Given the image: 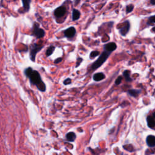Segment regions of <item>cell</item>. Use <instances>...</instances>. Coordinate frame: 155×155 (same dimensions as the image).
<instances>
[{"mask_svg":"<svg viewBox=\"0 0 155 155\" xmlns=\"http://www.w3.org/2000/svg\"><path fill=\"white\" fill-rule=\"evenodd\" d=\"M63 83L64 85H69L71 83V79L70 78H67L64 81Z\"/></svg>","mask_w":155,"mask_h":155,"instance_id":"22","label":"cell"},{"mask_svg":"<svg viewBox=\"0 0 155 155\" xmlns=\"http://www.w3.org/2000/svg\"><path fill=\"white\" fill-rule=\"evenodd\" d=\"M148 126L152 129H155V120L153 116H149L147 118Z\"/></svg>","mask_w":155,"mask_h":155,"instance_id":"11","label":"cell"},{"mask_svg":"<svg viewBox=\"0 0 155 155\" xmlns=\"http://www.w3.org/2000/svg\"><path fill=\"white\" fill-rule=\"evenodd\" d=\"M105 78H106V75L104 73H102V72H99V73L95 74L94 76H93V79L96 82L101 81L103 79H104Z\"/></svg>","mask_w":155,"mask_h":155,"instance_id":"9","label":"cell"},{"mask_svg":"<svg viewBox=\"0 0 155 155\" xmlns=\"http://www.w3.org/2000/svg\"><path fill=\"white\" fill-rule=\"evenodd\" d=\"M81 1V0H74V3H75V6H77L79 4Z\"/></svg>","mask_w":155,"mask_h":155,"instance_id":"25","label":"cell"},{"mask_svg":"<svg viewBox=\"0 0 155 155\" xmlns=\"http://www.w3.org/2000/svg\"><path fill=\"white\" fill-rule=\"evenodd\" d=\"M76 136L75 133L74 132H69L66 135V138L69 141L73 142L76 139Z\"/></svg>","mask_w":155,"mask_h":155,"instance_id":"14","label":"cell"},{"mask_svg":"<svg viewBox=\"0 0 155 155\" xmlns=\"http://www.w3.org/2000/svg\"><path fill=\"white\" fill-rule=\"evenodd\" d=\"M82 61H83V59H82L81 57H78V59H77V61H76V64L75 67L78 68L81 65V64L82 63Z\"/></svg>","mask_w":155,"mask_h":155,"instance_id":"20","label":"cell"},{"mask_svg":"<svg viewBox=\"0 0 155 155\" xmlns=\"http://www.w3.org/2000/svg\"><path fill=\"white\" fill-rule=\"evenodd\" d=\"M150 3L153 5H155V0H150Z\"/></svg>","mask_w":155,"mask_h":155,"instance_id":"26","label":"cell"},{"mask_svg":"<svg viewBox=\"0 0 155 155\" xmlns=\"http://www.w3.org/2000/svg\"><path fill=\"white\" fill-rule=\"evenodd\" d=\"M67 12V9L64 6H61L58 7H57L54 12V15L55 17L59 18L64 16Z\"/></svg>","mask_w":155,"mask_h":155,"instance_id":"5","label":"cell"},{"mask_svg":"<svg viewBox=\"0 0 155 155\" xmlns=\"http://www.w3.org/2000/svg\"><path fill=\"white\" fill-rule=\"evenodd\" d=\"M116 48H117V46L116 43L113 42L107 43L104 46V50H106L109 51V52H111V53L113 52V51H115L116 49Z\"/></svg>","mask_w":155,"mask_h":155,"instance_id":"8","label":"cell"},{"mask_svg":"<svg viewBox=\"0 0 155 155\" xmlns=\"http://www.w3.org/2000/svg\"><path fill=\"white\" fill-rule=\"evenodd\" d=\"M130 28V23H129V21H126L124 22V26L119 29L120 34L123 36H126L128 34V32H129Z\"/></svg>","mask_w":155,"mask_h":155,"instance_id":"7","label":"cell"},{"mask_svg":"<svg viewBox=\"0 0 155 155\" xmlns=\"http://www.w3.org/2000/svg\"><path fill=\"white\" fill-rule=\"evenodd\" d=\"M122 77L121 76H118L117 78H116V79L115 80V85H119L120 84H121V81H122Z\"/></svg>","mask_w":155,"mask_h":155,"instance_id":"21","label":"cell"},{"mask_svg":"<svg viewBox=\"0 0 155 155\" xmlns=\"http://www.w3.org/2000/svg\"><path fill=\"white\" fill-rule=\"evenodd\" d=\"M62 61H63V58H61V57L58 58H56V59L54 61V63L56 64H58V63H60Z\"/></svg>","mask_w":155,"mask_h":155,"instance_id":"23","label":"cell"},{"mask_svg":"<svg viewBox=\"0 0 155 155\" xmlns=\"http://www.w3.org/2000/svg\"><path fill=\"white\" fill-rule=\"evenodd\" d=\"M111 53L109 52V51L106 50H104L102 52V54L99 55L97 60H96L94 63H92L90 66V71H94L99 68L105 62L107 61V59L109 58V56L110 55Z\"/></svg>","mask_w":155,"mask_h":155,"instance_id":"2","label":"cell"},{"mask_svg":"<svg viewBox=\"0 0 155 155\" xmlns=\"http://www.w3.org/2000/svg\"><path fill=\"white\" fill-rule=\"evenodd\" d=\"M133 9H134V6L132 4H130V5L127 6V7H126V12L127 14H129V13L133 11Z\"/></svg>","mask_w":155,"mask_h":155,"instance_id":"19","label":"cell"},{"mask_svg":"<svg viewBox=\"0 0 155 155\" xmlns=\"http://www.w3.org/2000/svg\"><path fill=\"white\" fill-rule=\"evenodd\" d=\"M23 3V7L25 12H27L29 11L30 7L31 0H21Z\"/></svg>","mask_w":155,"mask_h":155,"instance_id":"12","label":"cell"},{"mask_svg":"<svg viewBox=\"0 0 155 155\" xmlns=\"http://www.w3.org/2000/svg\"><path fill=\"white\" fill-rule=\"evenodd\" d=\"M55 50V46H52L51 45L46 50V56H51V55H52L54 52V51Z\"/></svg>","mask_w":155,"mask_h":155,"instance_id":"15","label":"cell"},{"mask_svg":"<svg viewBox=\"0 0 155 155\" xmlns=\"http://www.w3.org/2000/svg\"><path fill=\"white\" fill-rule=\"evenodd\" d=\"M43 47H44V46L39 45V44H37L36 43H34L32 45L30 46V59L31 61L33 62H35L36 56L37 54L40 50H42Z\"/></svg>","mask_w":155,"mask_h":155,"instance_id":"3","label":"cell"},{"mask_svg":"<svg viewBox=\"0 0 155 155\" xmlns=\"http://www.w3.org/2000/svg\"><path fill=\"white\" fill-rule=\"evenodd\" d=\"M147 144L149 147L155 146V136L150 135L147 138Z\"/></svg>","mask_w":155,"mask_h":155,"instance_id":"13","label":"cell"},{"mask_svg":"<svg viewBox=\"0 0 155 155\" xmlns=\"http://www.w3.org/2000/svg\"><path fill=\"white\" fill-rule=\"evenodd\" d=\"M152 30L153 31V32H155V27H154V28H153V29H152Z\"/></svg>","mask_w":155,"mask_h":155,"instance_id":"27","label":"cell"},{"mask_svg":"<svg viewBox=\"0 0 155 155\" xmlns=\"http://www.w3.org/2000/svg\"><path fill=\"white\" fill-rule=\"evenodd\" d=\"M141 93V90H136V89H131L129 90L128 91V94L133 97H136L139 95V94Z\"/></svg>","mask_w":155,"mask_h":155,"instance_id":"16","label":"cell"},{"mask_svg":"<svg viewBox=\"0 0 155 155\" xmlns=\"http://www.w3.org/2000/svg\"><path fill=\"white\" fill-rule=\"evenodd\" d=\"M155 23V15L154 16H152L149 18V23Z\"/></svg>","mask_w":155,"mask_h":155,"instance_id":"24","label":"cell"},{"mask_svg":"<svg viewBox=\"0 0 155 155\" xmlns=\"http://www.w3.org/2000/svg\"><path fill=\"white\" fill-rule=\"evenodd\" d=\"M24 74L29 79L31 84L35 86L41 91L44 92L46 91V84L38 71L34 70L32 67H28L24 70Z\"/></svg>","mask_w":155,"mask_h":155,"instance_id":"1","label":"cell"},{"mask_svg":"<svg viewBox=\"0 0 155 155\" xmlns=\"http://www.w3.org/2000/svg\"><path fill=\"white\" fill-rule=\"evenodd\" d=\"M32 35L37 39H40L44 37L46 32L44 29L39 27V24L38 23H34L32 27Z\"/></svg>","mask_w":155,"mask_h":155,"instance_id":"4","label":"cell"},{"mask_svg":"<svg viewBox=\"0 0 155 155\" xmlns=\"http://www.w3.org/2000/svg\"><path fill=\"white\" fill-rule=\"evenodd\" d=\"M81 16V13L79 11L78 9H74L73 10H72V21H77L78 19H79Z\"/></svg>","mask_w":155,"mask_h":155,"instance_id":"10","label":"cell"},{"mask_svg":"<svg viewBox=\"0 0 155 155\" xmlns=\"http://www.w3.org/2000/svg\"><path fill=\"white\" fill-rule=\"evenodd\" d=\"M153 117H154V118H155V112H154V113H153Z\"/></svg>","mask_w":155,"mask_h":155,"instance_id":"28","label":"cell"},{"mask_svg":"<svg viewBox=\"0 0 155 155\" xmlns=\"http://www.w3.org/2000/svg\"><path fill=\"white\" fill-rule=\"evenodd\" d=\"M100 55V52L98 50H95V51H92L91 52L90 54V59H93L96 56H99Z\"/></svg>","mask_w":155,"mask_h":155,"instance_id":"18","label":"cell"},{"mask_svg":"<svg viewBox=\"0 0 155 155\" xmlns=\"http://www.w3.org/2000/svg\"><path fill=\"white\" fill-rule=\"evenodd\" d=\"M130 71L128 70H125L123 72V76L125 78L126 80L128 82H130L132 81V79L130 78Z\"/></svg>","mask_w":155,"mask_h":155,"instance_id":"17","label":"cell"},{"mask_svg":"<svg viewBox=\"0 0 155 155\" xmlns=\"http://www.w3.org/2000/svg\"><path fill=\"white\" fill-rule=\"evenodd\" d=\"M76 34V30L75 27H70L64 31V35L67 38H74Z\"/></svg>","mask_w":155,"mask_h":155,"instance_id":"6","label":"cell"}]
</instances>
